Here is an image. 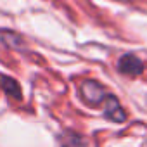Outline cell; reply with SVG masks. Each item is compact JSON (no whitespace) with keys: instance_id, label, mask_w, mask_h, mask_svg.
<instances>
[{"instance_id":"3","label":"cell","mask_w":147,"mask_h":147,"mask_svg":"<svg viewBox=\"0 0 147 147\" xmlns=\"http://www.w3.org/2000/svg\"><path fill=\"white\" fill-rule=\"evenodd\" d=\"M104 113H106V116L109 119L118 121V123L119 121H125V118H126V113L121 109L118 99L113 97V95H107L106 97V100H104Z\"/></svg>"},{"instance_id":"2","label":"cell","mask_w":147,"mask_h":147,"mask_svg":"<svg viewBox=\"0 0 147 147\" xmlns=\"http://www.w3.org/2000/svg\"><path fill=\"white\" fill-rule=\"evenodd\" d=\"M118 69L121 73H125V75H140V73L144 71V62L133 55V54H126L123 57H119L118 61Z\"/></svg>"},{"instance_id":"4","label":"cell","mask_w":147,"mask_h":147,"mask_svg":"<svg viewBox=\"0 0 147 147\" xmlns=\"http://www.w3.org/2000/svg\"><path fill=\"white\" fill-rule=\"evenodd\" d=\"M0 87H2L11 97H14V99H21V87H19V83H18L14 78L2 75V76H0Z\"/></svg>"},{"instance_id":"5","label":"cell","mask_w":147,"mask_h":147,"mask_svg":"<svg viewBox=\"0 0 147 147\" xmlns=\"http://www.w3.org/2000/svg\"><path fill=\"white\" fill-rule=\"evenodd\" d=\"M61 147H87L85 138L75 131H66L61 137Z\"/></svg>"},{"instance_id":"6","label":"cell","mask_w":147,"mask_h":147,"mask_svg":"<svg viewBox=\"0 0 147 147\" xmlns=\"http://www.w3.org/2000/svg\"><path fill=\"white\" fill-rule=\"evenodd\" d=\"M0 40H2L5 45L9 47H23V38L16 33H9V31H4V33H0Z\"/></svg>"},{"instance_id":"7","label":"cell","mask_w":147,"mask_h":147,"mask_svg":"<svg viewBox=\"0 0 147 147\" xmlns=\"http://www.w3.org/2000/svg\"><path fill=\"white\" fill-rule=\"evenodd\" d=\"M119 2H125V0H119Z\"/></svg>"},{"instance_id":"1","label":"cell","mask_w":147,"mask_h":147,"mask_svg":"<svg viewBox=\"0 0 147 147\" xmlns=\"http://www.w3.org/2000/svg\"><path fill=\"white\" fill-rule=\"evenodd\" d=\"M80 92H82L83 100H85L87 104H90V106L104 104V100H106V97H107L106 88H104L100 83L94 82V80H87V82H83L82 87H80Z\"/></svg>"}]
</instances>
